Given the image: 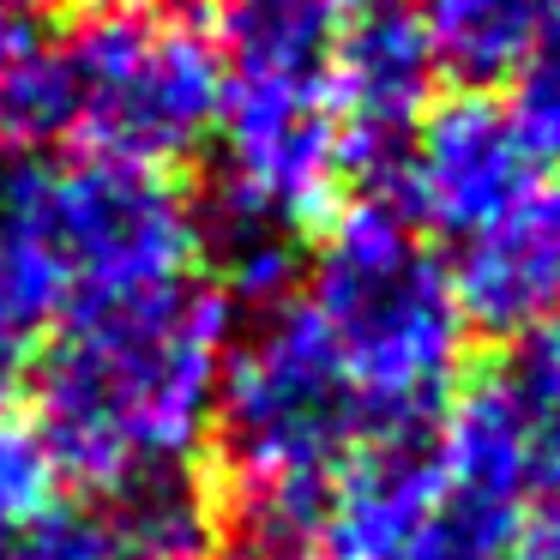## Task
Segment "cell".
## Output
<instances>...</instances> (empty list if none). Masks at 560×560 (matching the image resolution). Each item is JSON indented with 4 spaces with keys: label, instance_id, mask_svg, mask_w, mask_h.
I'll use <instances>...</instances> for the list:
<instances>
[{
    "label": "cell",
    "instance_id": "6da1fadb",
    "mask_svg": "<svg viewBox=\"0 0 560 560\" xmlns=\"http://www.w3.org/2000/svg\"><path fill=\"white\" fill-rule=\"evenodd\" d=\"M230 331L235 302L211 278L67 295L25 374L55 476L109 500L151 464H194L211 440Z\"/></svg>",
    "mask_w": 560,
    "mask_h": 560
},
{
    "label": "cell",
    "instance_id": "7a4b0ae2",
    "mask_svg": "<svg viewBox=\"0 0 560 560\" xmlns=\"http://www.w3.org/2000/svg\"><path fill=\"white\" fill-rule=\"evenodd\" d=\"M79 79V151L139 170H182L218 127L223 55L199 19L139 0H79L55 31Z\"/></svg>",
    "mask_w": 560,
    "mask_h": 560
},
{
    "label": "cell",
    "instance_id": "3957f363",
    "mask_svg": "<svg viewBox=\"0 0 560 560\" xmlns=\"http://www.w3.org/2000/svg\"><path fill=\"white\" fill-rule=\"evenodd\" d=\"M0 218L31 223L67 271V295H139L194 278L199 223L182 170L115 158H19L0 170Z\"/></svg>",
    "mask_w": 560,
    "mask_h": 560
},
{
    "label": "cell",
    "instance_id": "277c9868",
    "mask_svg": "<svg viewBox=\"0 0 560 560\" xmlns=\"http://www.w3.org/2000/svg\"><path fill=\"white\" fill-rule=\"evenodd\" d=\"M223 398L211 404L218 488H259L283 476H338L362 452L338 338L314 302H283L230 350Z\"/></svg>",
    "mask_w": 560,
    "mask_h": 560
},
{
    "label": "cell",
    "instance_id": "5b68a950",
    "mask_svg": "<svg viewBox=\"0 0 560 560\" xmlns=\"http://www.w3.org/2000/svg\"><path fill=\"white\" fill-rule=\"evenodd\" d=\"M307 302L338 338V362L362 416V446L434 434L464 355V319L446 266L428 247L386 271H343L319 259Z\"/></svg>",
    "mask_w": 560,
    "mask_h": 560
},
{
    "label": "cell",
    "instance_id": "8992f818",
    "mask_svg": "<svg viewBox=\"0 0 560 560\" xmlns=\"http://www.w3.org/2000/svg\"><path fill=\"white\" fill-rule=\"evenodd\" d=\"M223 175L271 206L302 242H319L343 206L338 115L326 73H223Z\"/></svg>",
    "mask_w": 560,
    "mask_h": 560
},
{
    "label": "cell",
    "instance_id": "52a82bcc",
    "mask_svg": "<svg viewBox=\"0 0 560 560\" xmlns=\"http://www.w3.org/2000/svg\"><path fill=\"white\" fill-rule=\"evenodd\" d=\"M536 163L512 133V115L488 91H446L428 103L410 139V187H404V223L416 235H458L500 223L518 199L536 194Z\"/></svg>",
    "mask_w": 560,
    "mask_h": 560
},
{
    "label": "cell",
    "instance_id": "ba28073f",
    "mask_svg": "<svg viewBox=\"0 0 560 560\" xmlns=\"http://www.w3.org/2000/svg\"><path fill=\"white\" fill-rule=\"evenodd\" d=\"M458 319L482 338H524L560 302V187H536L452 259Z\"/></svg>",
    "mask_w": 560,
    "mask_h": 560
},
{
    "label": "cell",
    "instance_id": "9c48e42d",
    "mask_svg": "<svg viewBox=\"0 0 560 560\" xmlns=\"http://www.w3.org/2000/svg\"><path fill=\"white\" fill-rule=\"evenodd\" d=\"M440 500H446V476L434 458V434L362 446L338 470V500L319 548L331 560H410Z\"/></svg>",
    "mask_w": 560,
    "mask_h": 560
},
{
    "label": "cell",
    "instance_id": "30bf717a",
    "mask_svg": "<svg viewBox=\"0 0 560 560\" xmlns=\"http://www.w3.org/2000/svg\"><path fill=\"white\" fill-rule=\"evenodd\" d=\"M536 440H542V422L512 392L506 368L476 362L452 386L446 410H440V428H434V458H440V476H446V494L518 500L524 506Z\"/></svg>",
    "mask_w": 560,
    "mask_h": 560
},
{
    "label": "cell",
    "instance_id": "8fae6325",
    "mask_svg": "<svg viewBox=\"0 0 560 560\" xmlns=\"http://www.w3.org/2000/svg\"><path fill=\"white\" fill-rule=\"evenodd\" d=\"M121 560H218V500L199 464H151L103 500Z\"/></svg>",
    "mask_w": 560,
    "mask_h": 560
},
{
    "label": "cell",
    "instance_id": "7c38bea8",
    "mask_svg": "<svg viewBox=\"0 0 560 560\" xmlns=\"http://www.w3.org/2000/svg\"><path fill=\"white\" fill-rule=\"evenodd\" d=\"M440 79L452 91H488L518 79L542 49V0H416Z\"/></svg>",
    "mask_w": 560,
    "mask_h": 560
},
{
    "label": "cell",
    "instance_id": "4fadbf2b",
    "mask_svg": "<svg viewBox=\"0 0 560 560\" xmlns=\"http://www.w3.org/2000/svg\"><path fill=\"white\" fill-rule=\"evenodd\" d=\"M338 0H218L223 73H326Z\"/></svg>",
    "mask_w": 560,
    "mask_h": 560
},
{
    "label": "cell",
    "instance_id": "5bb4252c",
    "mask_svg": "<svg viewBox=\"0 0 560 560\" xmlns=\"http://www.w3.org/2000/svg\"><path fill=\"white\" fill-rule=\"evenodd\" d=\"M79 133V79L55 37H31L0 61V145L43 158L49 145Z\"/></svg>",
    "mask_w": 560,
    "mask_h": 560
},
{
    "label": "cell",
    "instance_id": "9a60e30c",
    "mask_svg": "<svg viewBox=\"0 0 560 560\" xmlns=\"http://www.w3.org/2000/svg\"><path fill=\"white\" fill-rule=\"evenodd\" d=\"M410 560H536L530 524L518 500H470L446 494L428 530L416 536Z\"/></svg>",
    "mask_w": 560,
    "mask_h": 560
},
{
    "label": "cell",
    "instance_id": "2e32d148",
    "mask_svg": "<svg viewBox=\"0 0 560 560\" xmlns=\"http://www.w3.org/2000/svg\"><path fill=\"white\" fill-rule=\"evenodd\" d=\"M55 500H61V476H55L37 428L25 416L0 410V536L31 530Z\"/></svg>",
    "mask_w": 560,
    "mask_h": 560
},
{
    "label": "cell",
    "instance_id": "e0dca14e",
    "mask_svg": "<svg viewBox=\"0 0 560 560\" xmlns=\"http://www.w3.org/2000/svg\"><path fill=\"white\" fill-rule=\"evenodd\" d=\"M13 560H121L109 524L97 506H79V500H55L31 530L7 536Z\"/></svg>",
    "mask_w": 560,
    "mask_h": 560
},
{
    "label": "cell",
    "instance_id": "ac0fdd59",
    "mask_svg": "<svg viewBox=\"0 0 560 560\" xmlns=\"http://www.w3.org/2000/svg\"><path fill=\"white\" fill-rule=\"evenodd\" d=\"M500 368H506L512 392L530 404L536 422H560V302L524 331L512 362H500Z\"/></svg>",
    "mask_w": 560,
    "mask_h": 560
},
{
    "label": "cell",
    "instance_id": "d6986e66",
    "mask_svg": "<svg viewBox=\"0 0 560 560\" xmlns=\"http://www.w3.org/2000/svg\"><path fill=\"white\" fill-rule=\"evenodd\" d=\"M31 355H37V338L19 331L13 319L0 314V410H13L19 386H25V374H31Z\"/></svg>",
    "mask_w": 560,
    "mask_h": 560
},
{
    "label": "cell",
    "instance_id": "ffe728a7",
    "mask_svg": "<svg viewBox=\"0 0 560 560\" xmlns=\"http://www.w3.org/2000/svg\"><path fill=\"white\" fill-rule=\"evenodd\" d=\"M37 37V0H0V61Z\"/></svg>",
    "mask_w": 560,
    "mask_h": 560
},
{
    "label": "cell",
    "instance_id": "44dd1931",
    "mask_svg": "<svg viewBox=\"0 0 560 560\" xmlns=\"http://www.w3.org/2000/svg\"><path fill=\"white\" fill-rule=\"evenodd\" d=\"M139 7H151V13H170V19H199L211 0H139Z\"/></svg>",
    "mask_w": 560,
    "mask_h": 560
},
{
    "label": "cell",
    "instance_id": "7402d4cb",
    "mask_svg": "<svg viewBox=\"0 0 560 560\" xmlns=\"http://www.w3.org/2000/svg\"><path fill=\"white\" fill-rule=\"evenodd\" d=\"M542 49L560 55V0H542Z\"/></svg>",
    "mask_w": 560,
    "mask_h": 560
},
{
    "label": "cell",
    "instance_id": "603a6c76",
    "mask_svg": "<svg viewBox=\"0 0 560 560\" xmlns=\"http://www.w3.org/2000/svg\"><path fill=\"white\" fill-rule=\"evenodd\" d=\"M0 560H13V548H7V536H0Z\"/></svg>",
    "mask_w": 560,
    "mask_h": 560
},
{
    "label": "cell",
    "instance_id": "cb8c5ba5",
    "mask_svg": "<svg viewBox=\"0 0 560 560\" xmlns=\"http://www.w3.org/2000/svg\"><path fill=\"white\" fill-rule=\"evenodd\" d=\"M338 7H343V13H350V7H362V0H338Z\"/></svg>",
    "mask_w": 560,
    "mask_h": 560
}]
</instances>
